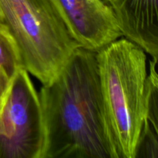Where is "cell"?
<instances>
[{"label":"cell","instance_id":"ba28073f","mask_svg":"<svg viewBox=\"0 0 158 158\" xmlns=\"http://www.w3.org/2000/svg\"><path fill=\"white\" fill-rule=\"evenodd\" d=\"M23 68L18 46L0 21V88L9 89L13 77Z\"/></svg>","mask_w":158,"mask_h":158},{"label":"cell","instance_id":"9c48e42d","mask_svg":"<svg viewBox=\"0 0 158 158\" xmlns=\"http://www.w3.org/2000/svg\"><path fill=\"white\" fill-rule=\"evenodd\" d=\"M9 89H2V88H0V112H1L2 109L3 105H4L5 100H6V96H7Z\"/></svg>","mask_w":158,"mask_h":158},{"label":"cell","instance_id":"52a82bcc","mask_svg":"<svg viewBox=\"0 0 158 158\" xmlns=\"http://www.w3.org/2000/svg\"><path fill=\"white\" fill-rule=\"evenodd\" d=\"M158 60L149 61L146 81L143 124L137 143L136 158L158 157Z\"/></svg>","mask_w":158,"mask_h":158},{"label":"cell","instance_id":"3957f363","mask_svg":"<svg viewBox=\"0 0 158 158\" xmlns=\"http://www.w3.org/2000/svg\"><path fill=\"white\" fill-rule=\"evenodd\" d=\"M0 21L18 46L24 69L50 82L80 47L52 0H0Z\"/></svg>","mask_w":158,"mask_h":158},{"label":"cell","instance_id":"6da1fadb","mask_svg":"<svg viewBox=\"0 0 158 158\" xmlns=\"http://www.w3.org/2000/svg\"><path fill=\"white\" fill-rule=\"evenodd\" d=\"M39 97L45 129L42 158H112L97 52L77 48Z\"/></svg>","mask_w":158,"mask_h":158},{"label":"cell","instance_id":"5b68a950","mask_svg":"<svg viewBox=\"0 0 158 158\" xmlns=\"http://www.w3.org/2000/svg\"><path fill=\"white\" fill-rule=\"evenodd\" d=\"M74 40L97 52L122 36L115 16L104 0H52Z\"/></svg>","mask_w":158,"mask_h":158},{"label":"cell","instance_id":"8992f818","mask_svg":"<svg viewBox=\"0 0 158 158\" xmlns=\"http://www.w3.org/2000/svg\"><path fill=\"white\" fill-rule=\"evenodd\" d=\"M110 7L122 36L158 60L157 0H104Z\"/></svg>","mask_w":158,"mask_h":158},{"label":"cell","instance_id":"7a4b0ae2","mask_svg":"<svg viewBox=\"0 0 158 158\" xmlns=\"http://www.w3.org/2000/svg\"><path fill=\"white\" fill-rule=\"evenodd\" d=\"M147 53L126 38L97 52L103 114L112 158H135L144 120Z\"/></svg>","mask_w":158,"mask_h":158},{"label":"cell","instance_id":"277c9868","mask_svg":"<svg viewBox=\"0 0 158 158\" xmlns=\"http://www.w3.org/2000/svg\"><path fill=\"white\" fill-rule=\"evenodd\" d=\"M44 145L39 93L23 68L12 79L0 112V158H42Z\"/></svg>","mask_w":158,"mask_h":158}]
</instances>
